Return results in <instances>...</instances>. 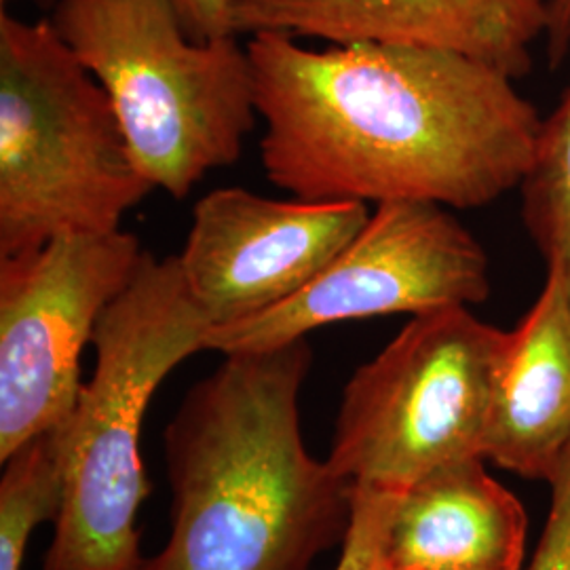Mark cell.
Listing matches in <instances>:
<instances>
[{"label":"cell","instance_id":"obj_10","mask_svg":"<svg viewBox=\"0 0 570 570\" xmlns=\"http://www.w3.org/2000/svg\"><path fill=\"white\" fill-rule=\"evenodd\" d=\"M546 0H235V35H287L330 45L435 47L487 61L511 79L530 70L546 35Z\"/></svg>","mask_w":570,"mask_h":570},{"label":"cell","instance_id":"obj_15","mask_svg":"<svg viewBox=\"0 0 570 570\" xmlns=\"http://www.w3.org/2000/svg\"><path fill=\"white\" fill-rule=\"evenodd\" d=\"M402 492L355 487L341 560L334 570H391L389 527Z\"/></svg>","mask_w":570,"mask_h":570},{"label":"cell","instance_id":"obj_13","mask_svg":"<svg viewBox=\"0 0 570 570\" xmlns=\"http://www.w3.org/2000/svg\"><path fill=\"white\" fill-rule=\"evenodd\" d=\"M63 508V465L58 429L42 431L2 461L0 570H21L32 532L58 522Z\"/></svg>","mask_w":570,"mask_h":570},{"label":"cell","instance_id":"obj_16","mask_svg":"<svg viewBox=\"0 0 570 570\" xmlns=\"http://www.w3.org/2000/svg\"><path fill=\"white\" fill-rule=\"evenodd\" d=\"M548 484L550 515L529 570H570V444Z\"/></svg>","mask_w":570,"mask_h":570},{"label":"cell","instance_id":"obj_20","mask_svg":"<svg viewBox=\"0 0 570 570\" xmlns=\"http://www.w3.org/2000/svg\"><path fill=\"white\" fill-rule=\"evenodd\" d=\"M391 570H393V569H391Z\"/></svg>","mask_w":570,"mask_h":570},{"label":"cell","instance_id":"obj_2","mask_svg":"<svg viewBox=\"0 0 570 570\" xmlns=\"http://www.w3.org/2000/svg\"><path fill=\"white\" fill-rule=\"evenodd\" d=\"M306 338L228 353L165 429L171 532L140 570H313L345 541L353 487L306 450Z\"/></svg>","mask_w":570,"mask_h":570},{"label":"cell","instance_id":"obj_4","mask_svg":"<svg viewBox=\"0 0 570 570\" xmlns=\"http://www.w3.org/2000/svg\"><path fill=\"white\" fill-rule=\"evenodd\" d=\"M140 174L102 85L51 20L0 11V258L104 235L142 204Z\"/></svg>","mask_w":570,"mask_h":570},{"label":"cell","instance_id":"obj_18","mask_svg":"<svg viewBox=\"0 0 570 570\" xmlns=\"http://www.w3.org/2000/svg\"><path fill=\"white\" fill-rule=\"evenodd\" d=\"M548 11V58L551 68L560 66L570 49V0H546Z\"/></svg>","mask_w":570,"mask_h":570},{"label":"cell","instance_id":"obj_14","mask_svg":"<svg viewBox=\"0 0 570 570\" xmlns=\"http://www.w3.org/2000/svg\"><path fill=\"white\" fill-rule=\"evenodd\" d=\"M522 218L548 268L570 277V87L541 119L529 171L520 184Z\"/></svg>","mask_w":570,"mask_h":570},{"label":"cell","instance_id":"obj_12","mask_svg":"<svg viewBox=\"0 0 570 570\" xmlns=\"http://www.w3.org/2000/svg\"><path fill=\"white\" fill-rule=\"evenodd\" d=\"M484 461H452L402 492L389 527L391 569L520 570L527 511Z\"/></svg>","mask_w":570,"mask_h":570},{"label":"cell","instance_id":"obj_11","mask_svg":"<svg viewBox=\"0 0 570 570\" xmlns=\"http://www.w3.org/2000/svg\"><path fill=\"white\" fill-rule=\"evenodd\" d=\"M570 444V277L548 268L541 296L508 332L484 459L550 482Z\"/></svg>","mask_w":570,"mask_h":570},{"label":"cell","instance_id":"obj_1","mask_svg":"<svg viewBox=\"0 0 570 570\" xmlns=\"http://www.w3.org/2000/svg\"><path fill=\"white\" fill-rule=\"evenodd\" d=\"M265 121L261 164L305 202L492 204L524 180L541 117L510 75L449 49L245 45Z\"/></svg>","mask_w":570,"mask_h":570},{"label":"cell","instance_id":"obj_9","mask_svg":"<svg viewBox=\"0 0 570 570\" xmlns=\"http://www.w3.org/2000/svg\"><path fill=\"white\" fill-rule=\"evenodd\" d=\"M360 202L271 199L226 186L193 209L178 263L216 326L235 324L305 289L370 220Z\"/></svg>","mask_w":570,"mask_h":570},{"label":"cell","instance_id":"obj_6","mask_svg":"<svg viewBox=\"0 0 570 570\" xmlns=\"http://www.w3.org/2000/svg\"><path fill=\"white\" fill-rule=\"evenodd\" d=\"M505 336L469 306L412 315L348 379L327 465L353 489L406 492L433 469L484 459Z\"/></svg>","mask_w":570,"mask_h":570},{"label":"cell","instance_id":"obj_19","mask_svg":"<svg viewBox=\"0 0 570 570\" xmlns=\"http://www.w3.org/2000/svg\"><path fill=\"white\" fill-rule=\"evenodd\" d=\"M2 2H7V0H2ZM35 2L41 7H56L60 0H35Z\"/></svg>","mask_w":570,"mask_h":570},{"label":"cell","instance_id":"obj_17","mask_svg":"<svg viewBox=\"0 0 570 570\" xmlns=\"http://www.w3.org/2000/svg\"><path fill=\"white\" fill-rule=\"evenodd\" d=\"M193 41H214L237 37L233 30L235 0H171Z\"/></svg>","mask_w":570,"mask_h":570},{"label":"cell","instance_id":"obj_8","mask_svg":"<svg viewBox=\"0 0 570 570\" xmlns=\"http://www.w3.org/2000/svg\"><path fill=\"white\" fill-rule=\"evenodd\" d=\"M144 252L119 228L0 258V461L66 421L81 393L82 348Z\"/></svg>","mask_w":570,"mask_h":570},{"label":"cell","instance_id":"obj_7","mask_svg":"<svg viewBox=\"0 0 570 570\" xmlns=\"http://www.w3.org/2000/svg\"><path fill=\"white\" fill-rule=\"evenodd\" d=\"M489 294L487 249L450 207L385 202L305 289L265 313L212 327L205 351H271L332 324L480 305Z\"/></svg>","mask_w":570,"mask_h":570},{"label":"cell","instance_id":"obj_5","mask_svg":"<svg viewBox=\"0 0 570 570\" xmlns=\"http://www.w3.org/2000/svg\"><path fill=\"white\" fill-rule=\"evenodd\" d=\"M51 23L102 85L153 188L184 199L242 157L258 108L237 37L193 41L171 0H60Z\"/></svg>","mask_w":570,"mask_h":570},{"label":"cell","instance_id":"obj_3","mask_svg":"<svg viewBox=\"0 0 570 570\" xmlns=\"http://www.w3.org/2000/svg\"><path fill=\"white\" fill-rule=\"evenodd\" d=\"M212 327L178 256L157 258L146 249L131 284L96 326L91 381L56 428L63 508L41 570H140L144 416L171 370L205 351Z\"/></svg>","mask_w":570,"mask_h":570}]
</instances>
